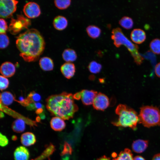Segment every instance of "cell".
Instances as JSON below:
<instances>
[{
  "label": "cell",
  "instance_id": "obj_12",
  "mask_svg": "<svg viewBox=\"0 0 160 160\" xmlns=\"http://www.w3.org/2000/svg\"><path fill=\"white\" fill-rule=\"evenodd\" d=\"M60 71L63 75L69 79L74 76L76 72V68L73 63L66 62L61 65Z\"/></svg>",
  "mask_w": 160,
  "mask_h": 160
},
{
  "label": "cell",
  "instance_id": "obj_4",
  "mask_svg": "<svg viewBox=\"0 0 160 160\" xmlns=\"http://www.w3.org/2000/svg\"><path fill=\"white\" fill-rule=\"evenodd\" d=\"M111 38L116 47H118L123 44L127 48L137 64L140 65L142 63L143 58L138 52V46L129 40L120 28L117 27L112 30Z\"/></svg>",
  "mask_w": 160,
  "mask_h": 160
},
{
  "label": "cell",
  "instance_id": "obj_16",
  "mask_svg": "<svg viewBox=\"0 0 160 160\" xmlns=\"http://www.w3.org/2000/svg\"><path fill=\"white\" fill-rule=\"evenodd\" d=\"M21 143L25 146H29L34 144L36 141L35 135L29 132L23 134L20 137Z\"/></svg>",
  "mask_w": 160,
  "mask_h": 160
},
{
  "label": "cell",
  "instance_id": "obj_22",
  "mask_svg": "<svg viewBox=\"0 0 160 160\" xmlns=\"http://www.w3.org/2000/svg\"><path fill=\"white\" fill-rule=\"evenodd\" d=\"M12 127V129L15 132L18 133L22 132L25 129V122L22 119H17L13 122Z\"/></svg>",
  "mask_w": 160,
  "mask_h": 160
},
{
  "label": "cell",
  "instance_id": "obj_2",
  "mask_svg": "<svg viewBox=\"0 0 160 160\" xmlns=\"http://www.w3.org/2000/svg\"><path fill=\"white\" fill-rule=\"evenodd\" d=\"M74 99L72 94L66 92L52 95L46 99V107L52 115L68 120L78 110Z\"/></svg>",
  "mask_w": 160,
  "mask_h": 160
},
{
  "label": "cell",
  "instance_id": "obj_9",
  "mask_svg": "<svg viewBox=\"0 0 160 160\" xmlns=\"http://www.w3.org/2000/svg\"><path fill=\"white\" fill-rule=\"evenodd\" d=\"M92 104L94 109L97 110L103 111L109 105V99L105 94L99 92L95 97Z\"/></svg>",
  "mask_w": 160,
  "mask_h": 160
},
{
  "label": "cell",
  "instance_id": "obj_31",
  "mask_svg": "<svg viewBox=\"0 0 160 160\" xmlns=\"http://www.w3.org/2000/svg\"><path fill=\"white\" fill-rule=\"evenodd\" d=\"M9 44L8 37L5 33L0 34V48L3 49L7 47Z\"/></svg>",
  "mask_w": 160,
  "mask_h": 160
},
{
  "label": "cell",
  "instance_id": "obj_18",
  "mask_svg": "<svg viewBox=\"0 0 160 160\" xmlns=\"http://www.w3.org/2000/svg\"><path fill=\"white\" fill-rule=\"evenodd\" d=\"M68 24L67 19L62 16H58L55 17L53 21V25L56 29L61 31L65 29Z\"/></svg>",
  "mask_w": 160,
  "mask_h": 160
},
{
  "label": "cell",
  "instance_id": "obj_40",
  "mask_svg": "<svg viewBox=\"0 0 160 160\" xmlns=\"http://www.w3.org/2000/svg\"><path fill=\"white\" fill-rule=\"evenodd\" d=\"M13 140H15L17 139V137L15 136H13L12 137Z\"/></svg>",
  "mask_w": 160,
  "mask_h": 160
},
{
  "label": "cell",
  "instance_id": "obj_21",
  "mask_svg": "<svg viewBox=\"0 0 160 160\" xmlns=\"http://www.w3.org/2000/svg\"><path fill=\"white\" fill-rule=\"evenodd\" d=\"M14 100V97L10 92L5 91L1 93L0 101L5 105H11Z\"/></svg>",
  "mask_w": 160,
  "mask_h": 160
},
{
  "label": "cell",
  "instance_id": "obj_33",
  "mask_svg": "<svg viewBox=\"0 0 160 160\" xmlns=\"http://www.w3.org/2000/svg\"><path fill=\"white\" fill-rule=\"evenodd\" d=\"M0 89L1 91L5 89L8 87L9 81L7 79L2 76H0Z\"/></svg>",
  "mask_w": 160,
  "mask_h": 160
},
{
  "label": "cell",
  "instance_id": "obj_39",
  "mask_svg": "<svg viewBox=\"0 0 160 160\" xmlns=\"http://www.w3.org/2000/svg\"><path fill=\"white\" fill-rule=\"evenodd\" d=\"M97 160H110V159L109 158L104 156L98 159Z\"/></svg>",
  "mask_w": 160,
  "mask_h": 160
},
{
  "label": "cell",
  "instance_id": "obj_36",
  "mask_svg": "<svg viewBox=\"0 0 160 160\" xmlns=\"http://www.w3.org/2000/svg\"><path fill=\"white\" fill-rule=\"evenodd\" d=\"M155 72L156 75L160 78V62L158 63L155 66Z\"/></svg>",
  "mask_w": 160,
  "mask_h": 160
},
{
  "label": "cell",
  "instance_id": "obj_7",
  "mask_svg": "<svg viewBox=\"0 0 160 160\" xmlns=\"http://www.w3.org/2000/svg\"><path fill=\"white\" fill-rule=\"evenodd\" d=\"M30 24L29 20L22 15H18L16 19H12L9 30L11 33L15 34L24 28H27Z\"/></svg>",
  "mask_w": 160,
  "mask_h": 160
},
{
  "label": "cell",
  "instance_id": "obj_11",
  "mask_svg": "<svg viewBox=\"0 0 160 160\" xmlns=\"http://www.w3.org/2000/svg\"><path fill=\"white\" fill-rule=\"evenodd\" d=\"M0 73L5 77L12 76L15 72V68L14 65L9 62H6L2 64L0 67Z\"/></svg>",
  "mask_w": 160,
  "mask_h": 160
},
{
  "label": "cell",
  "instance_id": "obj_13",
  "mask_svg": "<svg viewBox=\"0 0 160 160\" xmlns=\"http://www.w3.org/2000/svg\"><path fill=\"white\" fill-rule=\"evenodd\" d=\"M130 37L132 40L137 44H140L145 39L146 35L144 31L139 28L133 29L130 33Z\"/></svg>",
  "mask_w": 160,
  "mask_h": 160
},
{
  "label": "cell",
  "instance_id": "obj_32",
  "mask_svg": "<svg viewBox=\"0 0 160 160\" xmlns=\"http://www.w3.org/2000/svg\"><path fill=\"white\" fill-rule=\"evenodd\" d=\"M72 152V149L70 145L67 142L64 143L63 148L60 155L63 156L66 154H71Z\"/></svg>",
  "mask_w": 160,
  "mask_h": 160
},
{
  "label": "cell",
  "instance_id": "obj_8",
  "mask_svg": "<svg viewBox=\"0 0 160 160\" xmlns=\"http://www.w3.org/2000/svg\"><path fill=\"white\" fill-rule=\"evenodd\" d=\"M23 11L25 15L29 18H35L41 14L39 6L33 2H29L24 6Z\"/></svg>",
  "mask_w": 160,
  "mask_h": 160
},
{
  "label": "cell",
  "instance_id": "obj_38",
  "mask_svg": "<svg viewBox=\"0 0 160 160\" xmlns=\"http://www.w3.org/2000/svg\"><path fill=\"white\" fill-rule=\"evenodd\" d=\"M133 160H145V159L140 156H137L133 158Z\"/></svg>",
  "mask_w": 160,
  "mask_h": 160
},
{
  "label": "cell",
  "instance_id": "obj_15",
  "mask_svg": "<svg viewBox=\"0 0 160 160\" xmlns=\"http://www.w3.org/2000/svg\"><path fill=\"white\" fill-rule=\"evenodd\" d=\"M14 155L15 160H28L29 157L28 150L23 146L17 147L14 151Z\"/></svg>",
  "mask_w": 160,
  "mask_h": 160
},
{
  "label": "cell",
  "instance_id": "obj_41",
  "mask_svg": "<svg viewBox=\"0 0 160 160\" xmlns=\"http://www.w3.org/2000/svg\"><path fill=\"white\" fill-rule=\"evenodd\" d=\"M34 160L32 159V160Z\"/></svg>",
  "mask_w": 160,
  "mask_h": 160
},
{
  "label": "cell",
  "instance_id": "obj_29",
  "mask_svg": "<svg viewBox=\"0 0 160 160\" xmlns=\"http://www.w3.org/2000/svg\"><path fill=\"white\" fill-rule=\"evenodd\" d=\"M70 0H55L54 3L55 6L60 9H65L68 7L71 4Z\"/></svg>",
  "mask_w": 160,
  "mask_h": 160
},
{
  "label": "cell",
  "instance_id": "obj_6",
  "mask_svg": "<svg viewBox=\"0 0 160 160\" xmlns=\"http://www.w3.org/2000/svg\"><path fill=\"white\" fill-rule=\"evenodd\" d=\"M18 1L15 0H1L0 16L3 18L11 17L16 10Z\"/></svg>",
  "mask_w": 160,
  "mask_h": 160
},
{
  "label": "cell",
  "instance_id": "obj_26",
  "mask_svg": "<svg viewBox=\"0 0 160 160\" xmlns=\"http://www.w3.org/2000/svg\"><path fill=\"white\" fill-rule=\"evenodd\" d=\"M119 23L124 28L126 29H129L132 27L134 23L131 17L124 16L119 20Z\"/></svg>",
  "mask_w": 160,
  "mask_h": 160
},
{
  "label": "cell",
  "instance_id": "obj_1",
  "mask_svg": "<svg viewBox=\"0 0 160 160\" xmlns=\"http://www.w3.org/2000/svg\"><path fill=\"white\" fill-rule=\"evenodd\" d=\"M17 47L20 55L27 62L37 60L42 53L45 43L40 32L34 28L27 30L17 37Z\"/></svg>",
  "mask_w": 160,
  "mask_h": 160
},
{
  "label": "cell",
  "instance_id": "obj_34",
  "mask_svg": "<svg viewBox=\"0 0 160 160\" xmlns=\"http://www.w3.org/2000/svg\"><path fill=\"white\" fill-rule=\"evenodd\" d=\"M7 25L6 21L2 18L0 19V33H5L7 29Z\"/></svg>",
  "mask_w": 160,
  "mask_h": 160
},
{
  "label": "cell",
  "instance_id": "obj_19",
  "mask_svg": "<svg viewBox=\"0 0 160 160\" xmlns=\"http://www.w3.org/2000/svg\"><path fill=\"white\" fill-rule=\"evenodd\" d=\"M40 68L46 71L52 70L54 68V63L52 60L50 58L44 57L41 58L39 61Z\"/></svg>",
  "mask_w": 160,
  "mask_h": 160
},
{
  "label": "cell",
  "instance_id": "obj_27",
  "mask_svg": "<svg viewBox=\"0 0 160 160\" xmlns=\"http://www.w3.org/2000/svg\"><path fill=\"white\" fill-rule=\"evenodd\" d=\"M151 50L155 53L160 54V39L155 38L153 39L149 44Z\"/></svg>",
  "mask_w": 160,
  "mask_h": 160
},
{
  "label": "cell",
  "instance_id": "obj_37",
  "mask_svg": "<svg viewBox=\"0 0 160 160\" xmlns=\"http://www.w3.org/2000/svg\"><path fill=\"white\" fill-rule=\"evenodd\" d=\"M152 160H160V153L155 155L153 157Z\"/></svg>",
  "mask_w": 160,
  "mask_h": 160
},
{
  "label": "cell",
  "instance_id": "obj_30",
  "mask_svg": "<svg viewBox=\"0 0 160 160\" xmlns=\"http://www.w3.org/2000/svg\"><path fill=\"white\" fill-rule=\"evenodd\" d=\"M41 99L40 95L36 92L33 91L28 95L26 101L27 103H35L39 101Z\"/></svg>",
  "mask_w": 160,
  "mask_h": 160
},
{
  "label": "cell",
  "instance_id": "obj_24",
  "mask_svg": "<svg viewBox=\"0 0 160 160\" xmlns=\"http://www.w3.org/2000/svg\"><path fill=\"white\" fill-rule=\"evenodd\" d=\"M133 154L129 149L126 148L121 151L116 158L112 160H133Z\"/></svg>",
  "mask_w": 160,
  "mask_h": 160
},
{
  "label": "cell",
  "instance_id": "obj_28",
  "mask_svg": "<svg viewBox=\"0 0 160 160\" xmlns=\"http://www.w3.org/2000/svg\"><path fill=\"white\" fill-rule=\"evenodd\" d=\"M102 68L101 65L97 62L93 61L89 64L88 68L91 73H97L101 71Z\"/></svg>",
  "mask_w": 160,
  "mask_h": 160
},
{
  "label": "cell",
  "instance_id": "obj_10",
  "mask_svg": "<svg viewBox=\"0 0 160 160\" xmlns=\"http://www.w3.org/2000/svg\"><path fill=\"white\" fill-rule=\"evenodd\" d=\"M80 99L83 104L89 105L93 104L94 100L97 94V92L93 90H82L79 92Z\"/></svg>",
  "mask_w": 160,
  "mask_h": 160
},
{
  "label": "cell",
  "instance_id": "obj_3",
  "mask_svg": "<svg viewBox=\"0 0 160 160\" xmlns=\"http://www.w3.org/2000/svg\"><path fill=\"white\" fill-rule=\"evenodd\" d=\"M115 111L119 118L117 121L112 122L114 125L129 127L134 130L136 129L139 117L135 110L126 105L120 104L117 106Z\"/></svg>",
  "mask_w": 160,
  "mask_h": 160
},
{
  "label": "cell",
  "instance_id": "obj_25",
  "mask_svg": "<svg viewBox=\"0 0 160 160\" xmlns=\"http://www.w3.org/2000/svg\"><path fill=\"white\" fill-rule=\"evenodd\" d=\"M55 150L54 145L50 144L47 147L42 153L34 160H43L52 154Z\"/></svg>",
  "mask_w": 160,
  "mask_h": 160
},
{
  "label": "cell",
  "instance_id": "obj_35",
  "mask_svg": "<svg viewBox=\"0 0 160 160\" xmlns=\"http://www.w3.org/2000/svg\"><path fill=\"white\" fill-rule=\"evenodd\" d=\"M9 143V140L7 137L5 135L0 133V145L2 147H4L7 145Z\"/></svg>",
  "mask_w": 160,
  "mask_h": 160
},
{
  "label": "cell",
  "instance_id": "obj_17",
  "mask_svg": "<svg viewBox=\"0 0 160 160\" xmlns=\"http://www.w3.org/2000/svg\"><path fill=\"white\" fill-rule=\"evenodd\" d=\"M50 125L51 128L53 130L57 131L62 130L66 126L64 119L57 116L54 117L52 118L50 121Z\"/></svg>",
  "mask_w": 160,
  "mask_h": 160
},
{
  "label": "cell",
  "instance_id": "obj_14",
  "mask_svg": "<svg viewBox=\"0 0 160 160\" xmlns=\"http://www.w3.org/2000/svg\"><path fill=\"white\" fill-rule=\"evenodd\" d=\"M148 144V142L147 140H137L133 142L132 145V149L135 153H142L146 149Z\"/></svg>",
  "mask_w": 160,
  "mask_h": 160
},
{
  "label": "cell",
  "instance_id": "obj_23",
  "mask_svg": "<svg viewBox=\"0 0 160 160\" xmlns=\"http://www.w3.org/2000/svg\"><path fill=\"white\" fill-rule=\"evenodd\" d=\"M86 30L88 35L94 39L99 37L101 33L100 29L95 25H89L87 27Z\"/></svg>",
  "mask_w": 160,
  "mask_h": 160
},
{
  "label": "cell",
  "instance_id": "obj_5",
  "mask_svg": "<svg viewBox=\"0 0 160 160\" xmlns=\"http://www.w3.org/2000/svg\"><path fill=\"white\" fill-rule=\"evenodd\" d=\"M139 123L145 127L160 125V111L157 107L146 105L140 108L138 115Z\"/></svg>",
  "mask_w": 160,
  "mask_h": 160
},
{
  "label": "cell",
  "instance_id": "obj_20",
  "mask_svg": "<svg viewBox=\"0 0 160 160\" xmlns=\"http://www.w3.org/2000/svg\"><path fill=\"white\" fill-rule=\"evenodd\" d=\"M63 59L67 62H71L76 60L77 55L75 51L71 49H65L63 52L62 55Z\"/></svg>",
  "mask_w": 160,
  "mask_h": 160
}]
</instances>
